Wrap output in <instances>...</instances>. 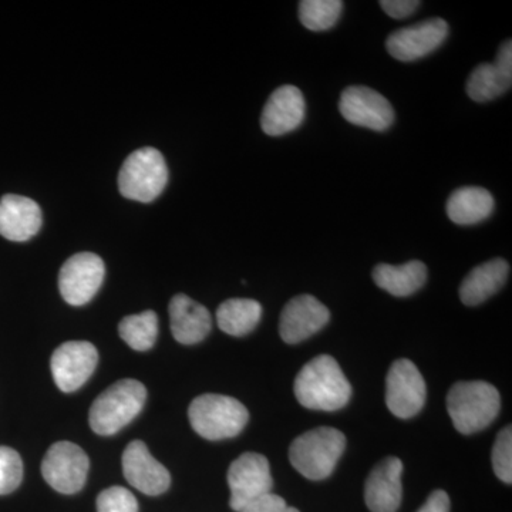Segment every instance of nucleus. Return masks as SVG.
<instances>
[{
  "label": "nucleus",
  "mask_w": 512,
  "mask_h": 512,
  "mask_svg": "<svg viewBox=\"0 0 512 512\" xmlns=\"http://www.w3.org/2000/svg\"><path fill=\"white\" fill-rule=\"evenodd\" d=\"M296 399L306 409L336 412L349 403L352 387L339 363L322 355L309 360L296 376Z\"/></svg>",
  "instance_id": "1"
},
{
  "label": "nucleus",
  "mask_w": 512,
  "mask_h": 512,
  "mask_svg": "<svg viewBox=\"0 0 512 512\" xmlns=\"http://www.w3.org/2000/svg\"><path fill=\"white\" fill-rule=\"evenodd\" d=\"M500 393L487 382H458L447 396V412L458 433L487 429L500 412Z\"/></svg>",
  "instance_id": "2"
},
{
  "label": "nucleus",
  "mask_w": 512,
  "mask_h": 512,
  "mask_svg": "<svg viewBox=\"0 0 512 512\" xmlns=\"http://www.w3.org/2000/svg\"><path fill=\"white\" fill-rule=\"evenodd\" d=\"M346 448V437L333 427H318L296 437L289 447L293 468L308 480L328 478Z\"/></svg>",
  "instance_id": "3"
},
{
  "label": "nucleus",
  "mask_w": 512,
  "mask_h": 512,
  "mask_svg": "<svg viewBox=\"0 0 512 512\" xmlns=\"http://www.w3.org/2000/svg\"><path fill=\"white\" fill-rule=\"evenodd\" d=\"M147 399V390L137 380H120L94 400L90 409V427L99 436H113L131 423Z\"/></svg>",
  "instance_id": "4"
},
{
  "label": "nucleus",
  "mask_w": 512,
  "mask_h": 512,
  "mask_svg": "<svg viewBox=\"0 0 512 512\" xmlns=\"http://www.w3.org/2000/svg\"><path fill=\"white\" fill-rule=\"evenodd\" d=\"M188 417L195 433L217 441L237 437L249 420L247 407L224 394H202L192 400Z\"/></svg>",
  "instance_id": "5"
},
{
  "label": "nucleus",
  "mask_w": 512,
  "mask_h": 512,
  "mask_svg": "<svg viewBox=\"0 0 512 512\" xmlns=\"http://www.w3.org/2000/svg\"><path fill=\"white\" fill-rule=\"evenodd\" d=\"M168 168L163 154L153 147L134 151L126 158L119 173L121 195L128 200L151 202L164 191Z\"/></svg>",
  "instance_id": "6"
},
{
  "label": "nucleus",
  "mask_w": 512,
  "mask_h": 512,
  "mask_svg": "<svg viewBox=\"0 0 512 512\" xmlns=\"http://www.w3.org/2000/svg\"><path fill=\"white\" fill-rule=\"evenodd\" d=\"M228 485L231 490L229 505L237 512L271 493L274 480L268 458L258 453H245L239 456L229 467Z\"/></svg>",
  "instance_id": "7"
},
{
  "label": "nucleus",
  "mask_w": 512,
  "mask_h": 512,
  "mask_svg": "<svg viewBox=\"0 0 512 512\" xmlns=\"http://www.w3.org/2000/svg\"><path fill=\"white\" fill-rule=\"evenodd\" d=\"M90 461L82 448L70 441H59L47 451L42 463L46 483L62 494H76L86 484Z\"/></svg>",
  "instance_id": "8"
},
{
  "label": "nucleus",
  "mask_w": 512,
  "mask_h": 512,
  "mask_svg": "<svg viewBox=\"0 0 512 512\" xmlns=\"http://www.w3.org/2000/svg\"><path fill=\"white\" fill-rule=\"evenodd\" d=\"M423 376L409 359H399L390 366L386 377V404L399 419H412L426 403Z\"/></svg>",
  "instance_id": "9"
},
{
  "label": "nucleus",
  "mask_w": 512,
  "mask_h": 512,
  "mask_svg": "<svg viewBox=\"0 0 512 512\" xmlns=\"http://www.w3.org/2000/svg\"><path fill=\"white\" fill-rule=\"evenodd\" d=\"M106 266L99 255L80 252L70 256L59 272V289L64 301L72 306L92 301L103 285Z\"/></svg>",
  "instance_id": "10"
},
{
  "label": "nucleus",
  "mask_w": 512,
  "mask_h": 512,
  "mask_svg": "<svg viewBox=\"0 0 512 512\" xmlns=\"http://www.w3.org/2000/svg\"><path fill=\"white\" fill-rule=\"evenodd\" d=\"M448 32L450 28L444 19L423 20L393 32L387 37L386 49L399 62H414L439 49L446 42Z\"/></svg>",
  "instance_id": "11"
},
{
  "label": "nucleus",
  "mask_w": 512,
  "mask_h": 512,
  "mask_svg": "<svg viewBox=\"0 0 512 512\" xmlns=\"http://www.w3.org/2000/svg\"><path fill=\"white\" fill-rule=\"evenodd\" d=\"M339 110L349 123L373 131L389 130L394 123L390 101L366 86H350L343 90Z\"/></svg>",
  "instance_id": "12"
},
{
  "label": "nucleus",
  "mask_w": 512,
  "mask_h": 512,
  "mask_svg": "<svg viewBox=\"0 0 512 512\" xmlns=\"http://www.w3.org/2000/svg\"><path fill=\"white\" fill-rule=\"evenodd\" d=\"M99 353L94 345L82 340L63 343L52 356L53 379L64 393L79 390L96 370Z\"/></svg>",
  "instance_id": "13"
},
{
  "label": "nucleus",
  "mask_w": 512,
  "mask_h": 512,
  "mask_svg": "<svg viewBox=\"0 0 512 512\" xmlns=\"http://www.w3.org/2000/svg\"><path fill=\"white\" fill-rule=\"evenodd\" d=\"M329 309L312 295H299L286 303L279 320V333L284 342L296 345L325 328Z\"/></svg>",
  "instance_id": "14"
},
{
  "label": "nucleus",
  "mask_w": 512,
  "mask_h": 512,
  "mask_svg": "<svg viewBox=\"0 0 512 512\" xmlns=\"http://www.w3.org/2000/svg\"><path fill=\"white\" fill-rule=\"evenodd\" d=\"M123 473L128 484L146 495H160L170 487L171 476L163 464L151 456L143 441H131L123 454Z\"/></svg>",
  "instance_id": "15"
},
{
  "label": "nucleus",
  "mask_w": 512,
  "mask_h": 512,
  "mask_svg": "<svg viewBox=\"0 0 512 512\" xmlns=\"http://www.w3.org/2000/svg\"><path fill=\"white\" fill-rule=\"evenodd\" d=\"M305 97L298 87L286 84L276 89L262 110L261 127L271 137L285 136L305 120Z\"/></svg>",
  "instance_id": "16"
},
{
  "label": "nucleus",
  "mask_w": 512,
  "mask_h": 512,
  "mask_svg": "<svg viewBox=\"0 0 512 512\" xmlns=\"http://www.w3.org/2000/svg\"><path fill=\"white\" fill-rule=\"evenodd\" d=\"M512 83V43L507 40L498 50L495 63H481L471 72L467 94L477 103H487L507 93Z\"/></svg>",
  "instance_id": "17"
},
{
  "label": "nucleus",
  "mask_w": 512,
  "mask_h": 512,
  "mask_svg": "<svg viewBox=\"0 0 512 512\" xmlns=\"http://www.w3.org/2000/svg\"><path fill=\"white\" fill-rule=\"evenodd\" d=\"M403 463L397 457L380 461L369 474L365 487L367 508L372 512H396L402 504Z\"/></svg>",
  "instance_id": "18"
},
{
  "label": "nucleus",
  "mask_w": 512,
  "mask_h": 512,
  "mask_svg": "<svg viewBox=\"0 0 512 512\" xmlns=\"http://www.w3.org/2000/svg\"><path fill=\"white\" fill-rule=\"evenodd\" d=\"M42 211L37 202L8 194L0 200V235L13 242H26L42 228Z\"/></svg>",
  "instance_id": "19"
},
{
  "label": "nucleus",
  "mask_w": 512,
  "mask_h": 512,
  "mask_svg": "<svg viewBox=\"0 0 512 512\" xmlns=\"http://www.w3.org/2000/svg\"><path fill=\"white\" fill-rule=\"evenodd\" d=\"M170 325L174 339L181 345H195L211 332V313L190 296L178 293L170 302Z\"/></svg>",
  "instance_id": "20"
},
{
  "label": "nucleus",
  "mask_w": 512,
  "mask_h": 512,
  "mask_svg": "<svg viewBox=\"0 0 512 512\" xmlns=\"http://www.w3.org/2000/svg\"><path fill=\"white\" fill-rule=\"evenodd\" d=\"M510 275V265L501 258L476 266L460 286V299L466 306L481 305L500 291Z\"/></svg>",
  "instance_id": "21"
},
{
  "label": "nucleus",
  "mask_w": 512,
  "mask_h": 512,
  "mask_svg": "<svg viewBox=\"0 0 512 512\" xmlns=\"http://www.w3.org/2000/svg\"><path fill=\"white\" fill-rule=\"evenodd\" d=\"M495 202L481 187L458 188L447 201V217L457 225H476L493 214Z\"/></svg>",
  "instance_id": "22"
},
{
  "label": "nucleus",
  "mask_w": 512,
  "mask_h": 512,
  "mask_svg": "<svg viewBox=\"0 0 512 512\" xmlns=\"http://www.w3.org/2000/svg\"><path fill=\"white\" fill-rule=\"evenodd\" d=\"M372 275L380 289L397 298H406L426 284L427 266L420 261H410L399 266L380 264L373 269Z\"/></svg>",
  "instance_id": "23"
},
{
  "label": "nucleus",
  "mask_w": 512,
  "mask_h": 512,
  "mask_svg": "<svg viewBox=\"0 0 512 512\" xmlns=\"http://www.w3.org/2000/svg\"><path fill=\"white\" fill-rule=\"evenodd\" d=\"M262 318L261 303L254 299H228L217 311V322L222 332L231 336H245L258 326Z\"/></svg>",
  "instance_id": "24"
},
{
  "label": "nucleus",
  "mask_w": 512,
  "mask_h": 512,
  "mask_svg": "<svg viewBox=\"0 0 512 512\" xmlns=\"http://www.w3.org/2000/svg\"><path fill=\"white\" fill-rule=\"evenodd\" d=\"M121 339L137 352L153 348L158 336V316L146 311L138 315L126 316L119 325Z\"/></svg>",
  "instance_id": "25"
},
{
  "label": "nucleus",
  "mask_w": 512,
  "mask_h": 512,
  "mask_svg": "<svg viewBox=\"0 0 512 512\" xmlns=\"http://www.w3.org/2000/svg\"><path fill=\"white\" fill-rule=\"evenodd\" d=\"M343 12L340 0H303L299 3V20L312 32H325L339 22Z\"/></svg>",
  "instance_id": "26"
},
{
  "label": "nucleus",
  "mask_w": 512,
  "mask_h": 512,
  "mask_svg": "<svg viewBox=\"0 0 512 512\" xmlns=\"http://www.w3.org/2000/svg\"><path fill=\"white\" fill-rule=\"evenodd\" d=\"M23 480V463L18 451L0 447V495L18 490Z\"/></svg>",
  "instance_id": "27"
},
{
  "label": "nucleus",
  "mask_w": 512,
  "mask_h": 512,
  "mask_svg": "<svg viewBox=\"0 0 512 512\" xmlns=\"http://www.w3.org/2000/svg\"><path fill=\"white\" fill-rule=\"evenodd\" d=\"M493 468L495 476L505 484L512 483V430L505 427L498 433L493 447Z\"/></svg>",
  "instance_id": "28"
},
{
  "label": "nucleus",
  "mask_w": 512,
  "mask_h": 512,
  "mask_svg": "<svg viewBox=\"0 0 512 512\" xmlns=\"http://www.w3.org/2000/svg\"><path fill=\"white\" fill-rule=\"evenodd\" d=\"M97 512H138V503L127 488L110 487L97 497Z\"/></svg>",
  "instance_id": "29"
},
{
  "label": "nucleus",
  "mask_w": 512,
  "mask_h": 512,
  "mask_svg": "<svg viewBox=\"0 0 512 512\" xmlns=\"http://www.w3.org/2000/svg\"><path fill=\"white\" fill-rule=\"evenodd\" d=\"M241 512H299V510L289 507L284 498L279 495L269 493L247 505Z\"/></svg>",
  "instance_id": "30"
},
{
  "label": "nucleus",
  "mask_w": 512,
  "mask_h": 512,
  "mask_svg": "<svg viewBox=\"0 0 512 512\" xmlns=\"http://www.w3.org/2000/svg\"><path fill=\"white\" fill-rule=\"evenodd\" d=\"M380 6L390 18L406 19L419 9V0H382Z\"/></svg>",
  "instance_id": "31"
},
{
  "label": "nucleus",
  "mask_w": 512,
  "mask_h": 512,
  "mask_svg": "<svg viewBox=\"0 0 512 512\" xmlns=\"http://www.w3.org/2000/svg\"><path fill=\"white\" fill-rule=\"evenodd\" d=\"M417 512H450V497L446 491H434Z\"/></svg>",
  "instance_id": "32"
}]
</instances>
